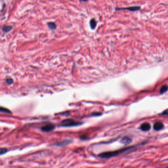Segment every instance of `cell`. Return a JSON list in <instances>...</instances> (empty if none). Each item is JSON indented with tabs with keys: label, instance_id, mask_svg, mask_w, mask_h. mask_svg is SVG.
<instances>
[{
	"label": "cell",
	"instance_id": "7",
	"mask_svg": "<svg viewBox=\"0 0 168 168\" xmlns=\"http://www.w3.org/2000/svg\"><path fill=\"white\" fill-rule=\"evenodd\" d=\"M72 141L69 140H64V141H60V142H59L58 143H57L56 144V145L59 146H65L66 145H67L70 144V143H71Z\"/></svg>",
	"mask_w": 168,
	"mask_h": 168
},
{
	"label": "cell",
	"instance_id": "18",
	"mask_svg": "<svg viewBox=\"0 0 168 168\" xmlns=\"http://www.w3.org/2000/svg\"><path fill=\"white\" fill-rule=\"evenodd\" d=\"M89 139V138H88V136H86V135H83L81 137V139H82V140H86V139Z\"/></svg>",
	"mask_w": 168,
	"mask_h": 168
},
{
	"label": "cell",
	"instance_id": "11",
	"mask_svg": "<svg viewBox=\"0 0 168 168\" xmlns=\"http://www.w3.org/2000/svg\"><path fill=\"white\" fill-rule=\"evenodd\" d=\"M90 26L92 29H94V28H95L96 25H97V23L96 20L94 19H92V20H91L90 22Z\"/></svg>",
	"mask_w": 168,
	"mask_h": 168
},
{
	"label": "cell",
	"instance_id": "3",
	"mask_svg": "<svg viewBox=\"0 0 168 168\" xmlns=\"http://www.w3.org/2000/svg\"><path fill=\"white\" fill-rule=\"evenodd\" d=\"M55 129V126L52 124H48L45 126H42L41 128V130L44 132H49L53 131Z\"/></svg>",
	"mask_w": 168,
	"mask_h": 168
},
{
	"label": "cell",
	"instance_id": "10",
	"mask_svg": "<svg viewBox=\"0 0 168 168\" xmlns=\"http://www.w3.org/2000/svg\"><path fill=\"white\" fill-rule=\"evenodd\" d=\"M168 90V86L165 85L162 87L161 89L160 90V93L161 94H162L164 93H165L167 90Z\"/></svg>",
	"mask_w": 168,
	"mask_h": 168
},
{
	"label": "cell",
	"instance_id": "14",
	"mask_svg": "<svg viewBox=\"0 0 168 168\" xmlns=\"http://www.w3.org/2000/svg\"><path fill=\"white\" fill-rule=\"evenodd\" d=\"M7 151V149L6 148H1L0 149V152H1V155H3L6 153Z\"/></svg>",
	"mask_w": 168,
	"mask_h": 168
},
{
	"label": "cell",
	"instance_id": "16",
	"mask_svg": "<svg viewBox=\"0 0 168 168\" xmlns=\"http://www.w3.org/2000/svg\"><path fill=\"white\" fill-rule=\"evenodd\" d=\"M6 83H7L8 84L11 85V84H12L13 82V79H12L8 78H7V79H6Z\"/></svg>",
	"mask_w": 168,
	"mask_h": 168
},
{
	"label": "cell",
	"instance_id": "19",
	"mask_svg": "<svg viewBox=\"0 0 168 168\" xmlns=\"http://www.w3.org/2000/svg\"></svg>",
	"mask_w": 168,
	"mask_h": 168
},
{
	"label": "cell",
	"instance_id": "6",
	"mask_svg": "<svg viewBox=\"0 0 168 168\" xmlns=\"http://www.w3.org/2000/svg\"><path fill=\"white\" fill-rule=\"evenodd\" d=\"M120 142L123 144L127 145L130 144L132 142V139L128 137H124L121 139Z\"/></svg>",
	"mask_w": 168,
	"mask_h": 168
},
{
	"label": "cell",
	"instance_id": "1",
	"mask_svg": "<svg viewBox=\"0 0 168 168\" xmlns=\"http://www.w3.org/2000/svg\"><path fill=\"white\" fill-rule=\"evenodd\" d=\"M132 147H133L130 146L128 147H125V148H122L121 149L115 150V151L103 152L99 154L98 156L102 159H109L115 156H116L124 152H125L128 151V150H129V149H130L131 148H132Z\"/></svg>",
	"mask_w": 168,
	"mask_h": 168
},
{
	"label": "cell",
	"instance_id": "5",
	"mask_svg": "<svg viewBox=\"0 0 168 168\" xmlns=\"http://www.w3.org/2000/svg\"><path fill=\"white\" fill-rule=\"evenodd\" d=\"M164 128L163 123L160 121L155 122L153 125V129L156 131H159L162 130Z\"/></svg>",
	"mask_w": 168,
	"mask_h": 168
},
{
	"label": "cell",
	"instance_id": "8",
	"mask_svg": "<svg viewBox=\"0 0 168 168\" xmlns=\"http://www.w3.org/2000/svg\"><path fill=\"white\" fill-rule=\"evenodd\" d=\"M140 8L139 7L137 6H134V7H127V8H121V10H128L131 11H135L139 10Z\"/></svg>",
	"mask_w": 168,
	"mask_h": 168
},
{
	"label": "cell",
	"instance_id": "15",
	"mask_svg": "<svg viewBox=\"0 0 168 168\" xmlns=\"http://www.w3.org/2000/svg\"><path fill=\"white\" fill-rule=\"evenodd\" d=\"M159 116H168V109L166 110H164V111H163L162 113H161L160 114H159Z\"/></svg>",
	"mask_w": 168,
	"mask_h": 168
},
{
	"label": "cell",
	"instance_id": "17",
	"mask_svg": "<svg viewBox=\"0 0 168 168\" xmlns=\"http://www.w3.org/2000/svg\"><path fill=\"white\" fill-rule=\"evenodd\" d=\"M102 113L100 112H93V113H92V116H101Z\"/></svg>",
	"mask_w": 168,
	"mask_h": 168
},
{
	"label": "cell",
	"instance_id": "12",
	"mask_svg": "<svg viewBox=\"0 0 168 168\" xmlns=\"http://www.w3.org/2000/svg\"><path fill=\"white\" fill-rule=\"evenodd\" d=\"M49 28L51 29H55L56 28V25L53 22H49L47 24Z\"/></svg>",
	"mask_w": 168,
	"mask_h": 168
},
{
	"label": "cell",
	"instance_id": "4",
	"mask_svg": "<svg viewBox=\"0 0 168 168\" xmlns=\"http://www.w3.org/2000/svg\"><path fill=\"white\" fill-rule=\"evenodd\" d=\"M151 126L149 123L145 122L140 126V129L144 132H147L151 129Z\"/></svg>",
	"mask_w": 168,
	"mask_h": 168
},
{
	"label": "cell",
	"instance_id": "9",
	"mask_svg": "<svg viewBox=\"0 0 168 168\" xmlns=\"http://www.w3.org/2000/svg\"><path fill=\"white\" fill-rule=\"evenodd\" d=\"M12 29V27L10 25H6L3 28V31L4 32H5V33H7L8 32H9L10 31H11Z\"/></svg>",
	"mask_w": 168,
	"mask_h": 168
},
{
	"label": "cell",
	"instance_id": "13",
	"mask_svg": "<svg viewBox=\"0 0 168 168\" xmlns=\"http://www.w3.org/2000/svg\"><path fill=\"white\" fill-rule=\"evenodd\" d=\"M1 111L2 112L7 113H11V111L7 109H6L5 108H3L2 107H1Z\"/></svg>",
	"mask_w": 168,
	"mask_h": 168
},
{
	"label": "cell",
	"instance_id": "2",
	"mask_svg": "<svg viewBox=\"0 0 168 168\" xmlns=\"http://www.w3.org/2000/svg\"><path fill=\"white\" fill-rule=\"evenodd\" d=\"M83 124L82 122L77 121L72 119H66L63 120L60 123V126L64 127H72L81 125Z\"/></svg>",
	"mask_w": 168,
	"mask_h": 168
}]
</instances>
